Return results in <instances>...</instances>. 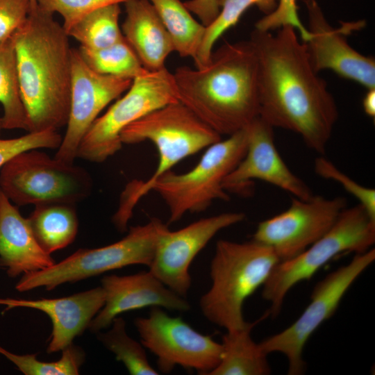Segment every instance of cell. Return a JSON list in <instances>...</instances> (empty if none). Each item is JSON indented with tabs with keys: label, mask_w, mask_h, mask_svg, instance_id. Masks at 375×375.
<instances>
[{
	"label": "cell",
	"mask_w": 375,
	"mask_h": 375,
	"mask_svg": "<svg viewBox=\"0 0 375 375\" xmlns=\"http://www.w3.org/2000/svg\"><path fill=\"white\" fill-rule=\"evenodd\" d=\"M173 74L167 68L135 78L126 93L92 124L82 138L77 158L101 162L122 147L121 132L148 113L178 101Z\"/></svg>",
	"instance_id": "30bf717a"
},
{
	"label": "cell",
	"mask_w": 375,
	"mask_h": 375,
	"mask_svg": "<svg viewBox=\"0 0 375 375\" xmlns=\"http://www.w3.org/2000/svg\"><path fill=\"white\" fill-rule=\"evenodd\" d=\"M134 324L141 344L156 356L159 372L168 374L181 366L208 375L221 360L222 343L162 308L152 307L147 317L136 318Z\"/></svg>",
	"instance_id": "7c38bea8"
},
{
	"label": "cell",
	"mask_w": 375,
	"mask_h": 375,
	"mask_svg": "<svg viewBox=\"0 0 375 375\" xmlns=\"http://www.w3.org/2000/svg\"><path fill=\"white\" fill-rule=\"evenodd\" d=\"M249 40L258 63L259 116L273 128L298 134L308 148L324 154L338 110L305 43L291 26L275 33L255 28Z\"/></svg>",
	"instance_id": "6da1fadb"
},
{
	"label": "cell",
	"mask_w": 375,
	"mask_h": 375,
	"mask_svg": "<svg viewBox=\"0 0 375 375\" xmlns=\"http://www.w3.org/2000/svg\"><path fill=\"white\" fill-rule=\"evenodd\" d=\"M0 354L25 375H77L85 360L84 351L73 343L62 350L58 360L53 362L40 361L35 354H16L1 346Z\"/></svg>",
	"instance_id": "f546056e"
},
{
	"label": "cell",
	"mask_w": 375,
	"mask_h": 375,
	"mask_svg": "<svg viewBox=\"0 0 375 375\" xmlns=\"http://www.w3.org/2000/svg\"><path fill=\"white\" fill-rule=\"evenodd\" d=\"M280 262L268 246L251 240L217 241L210 266L211 286L199 300L203 316L226 332L243 328L245 300L262 286Z\"/></svg>",
	"instance_id": "5b68a950"
},
{
	"label": "cell",
	"mask_w": 375,
	"mask_h": 375,
	"mask_svg": "<svg viewBox=\"0 0 375 375\" xmlns=\"http://www.w3.org/2000/svg\"><path fill=\"white\" fill-rule=\"evenodd\" d=\"M244 218L242 212H231L200 219L174 231L165 225L159 233L149 270L185 298L191 286L189 269L194 258L218 232Z\"/></svg>",
	"instance_id": "5bb4252c"
},
{
	"label": "cell",
	"mask_w": 375,
	"mask_h": 375,
	"mask_svg": "<svg viewBox=\"0 0 375 375\" xmlns=\"http://www.w3.org/2000/svg\"><path fill=\"white\" fill-rule=\"evenodd\" d=\"M110 325L112 327L110 330L99 334V340L115 354L117 361L124 364L129 374H159V372L149 363L143 345L127 334L124 319L117 316Z\"/></svg>",
	"instance_id": "f1b7e54d"
},
{
	"label": "cell",
	"mask_w": 375,
	"mask_h": 375,
	"mask_svg": "<svg viewBox=\"0 0 375 375\" xmlns=\"http://www.w3.org/2000/svg\"><path fill=\"white\" fill-rule=\"evenodd\" d=\"M32 7L30 0H0V41L12 37L24 23Z\"/></svg>",
	"instance_id": "e575fe53"
},
{
	"label": "cell",
	"mask_w": 375,
	"mask_h": 375,
	"mask_svg": "<svg viewBox=\"0 0 375 375\" xmlns=\"http://www.w3.org/2000/svg\"><path fill=\"white\" fill-rule=\"evenodd\" d=\"M181 57L194 59L201 44L206 26L198 22L180 0H149Z\"/></svg>",
	"instance_id": "d4e9b609"
},
{
	"label": "cell",
	"mask_w": 375,
	"mask_h": 375,
	"mask_svg": "<svg viewBox=\"0 0 375 375\" xmlns=\"http://www.w3.org/2000/svg\"><path fill=\"white\" fill-rule=\"evenodd\" d=\"M247 127L209 146L188 172L168 171L152 184L150 191L156 192L169 209V224L178 222L188 212L205 210L215 200L229 199L223 182L247 151Z\"/></svg>",
	"instance_id": "52a82bcc"
},
{
	"label": "cell",
	"mask_w": 375,
	"mask_h": 375,
	"mask_svg": "<svg viewBox=\"0 0 375 375\" xmlns=\"http://www.w3.org/2000/svg\"><path fill=\"white\" fill-rule=\"evenodd\" d=\"M270 316L267 310L260 319L241 329L226 332L222 337L219 365L208 375H267L272 372L267 354L251 336L253 328Z\"/></svg>",
	"instance_id": "7402d4cb"
},
{
	"label": "cell",
	"mask_w": 375,
	"mask_h": 375,
	"mask_svg": "<svg viewBox=\"0 0 375 375\" xmlns=\"http://www.w3.org/2000/svg\"><path fill=\"white\" fill-rule=\"evenodd\" d=\"M375 242V219L360 203L344 208L331 228L299 255L280 261L262 285V296L270 303V316L281 312L288 292L298 283L310 279L335 256L361 253Z\"/></svg>",
	"instance_id": "8992f818"
},
{
	"label": "cell",
	"mask_w": 375,
	"mask_h": 375,
	"mask_svg": "<svg viewBox=\"0 0 375 375\" xmlns=\"http://www.w3.org/2000/svg\"><path fill=\"white\" fill-rule=\"evenodd\" d=\"M105 294L101 286L69 296L54 299H21L0 298L3 312L15 308H27L47 314L52 331L47 348L49 353L62 351L83 333L103 308Z\"/></svg>",
	"instance_id": "d6986e66"
},
{
	"label": "cell",
	"mask_w": 375,
	"mask_h": 375,
	"mask_svg": "<svg viewBox=\"0 0 375 375\" xmlns=\"http://www.w3.org/2000/svg\"><path fill=\"white\" fill-rule=\"evenodd\" d=\"M374 260V248L356 253L350 262L317 283L301 315L288 328L259 343L264 352L267 355L273 352L283 354L288 362V374H302L306 369L302 353L307 341L334 314L349 288Z\"/></svg>",
	"instance_id": "8fae6325"
},
{
	"label": "cell",
	"mask_w": 375,
	"mask_h": 375,
	"mask_svg": "<svg viewBox=\"0 0 375 375\" xmlns=\"http://www.w3.org/2000/svg\"><path fill=\"white\" fill-rule=\"evenodd\" d=\"M101 283L105 303L88 326L94 333L110 326L116 317L131 310L147 307L178 312L190 310L185 297L168 288L150 270L127 276H105Z\"/></svg>",
	"instance_id": "ac0fdd59"
},
{
	"label": "cell",
	"mask_w": 375,
	"mask_h": 375,
	"mask_svg": "<svg viewBox=\"0 0 375 375\" xmlns=\"http://www.w3.org/2000/svg\"><path fill=\"white\" fill-rule=\"evenodd\" d=\"M78 51L87 65L101 74L133 80L149 71L143 67L125 39L99 49H89L80 46Z\"/></svg>",
	"instance_id": "83f0119b"
},
{
	"label": "cell",
	"mask_w": 375,
	"mask_h": 375,
	"mask_svg": "<svg viewBox=\"0 0 375 375\" xmlns=\"http://www.w3.org/2000/svg\"><path fill=\"white\" fill-rule=\"evenodd\" d=\"M119 4H112L97 9L78 21L67 32L89 49L109 47L123 39L119 25Z\"/></svg>",
	"instance_id": "484cf974"
},
{
	"label": "cell",
	"mask_w": 375,
	"mask_h": 375,
	"mask_svg": "<svg viewBox=\"0 0 375 375\" xmlns=\"http://www.w3.org/2000/svg\"><path fill=\"white\" fill-rule=\"evenodd\" d=\"M2 128V125H1V118H0V133H1V131Z\"/></svg>",
	"instance_id": "f35d334b"
},
{
	"label": "cell",
	"mask_w": 375,
	"mask_h": 375,
	"mask_svg": "<svg viewBox=\"0 0 375 375\" xmlns=\"http://www.w3.org/2000/svg\"><path fill=\"white\" fill-rule=\"evenodd\" d=\"M314 168L316 174L322 178L340 183L347 192L358 200L369 215L375 219L374 189L358 184L323 156L315 159Z\"/></svg>",
	"instance_id": "4dcf8cb0"
},
{
	"label": "cell",
	"mask_w": 375,
	"mask_h": 375,
	"mask_svg": "<svg viewBox=\"0 0 375 375\" xmlns=\"http://www.w3.org/2000/svg\"><path fill=\"white\" fill-rule=\"evenodd\" d=\"M247 128V151L224 180V189L226 192H244L253 180H260L296 198L308 199L312 197L310 188L289 169L278 152L273 127L258 116Z\"/></svg>",
	"instance_id": "e0dca14e"
},
{
	"label": "cell",
	"mask_w": 375,
	"mask_h": 375,
	"mask_svg": "<svg viewBox=\"0 0 375 375\" xmlns=\"http://www.w3.org/2000/svg\"><path fill=\"white\" fill-rule=\"evenodd\" d=\"M92 178L83 167L36 149L22 151L0 169V190L17 206L76 204L91 193Z\"/></svg>",
	"instance_id": "9c48e42d"
},
{
	"label": "cell",
	"mask_w": 375,
	"mask_h": 375,
	"mask_svg": "<svg viewBox=\"0 0 375 375\" xmlns=\"http://www.w3.org/2000/svg\"><path fill=\"white\" fill-rule=\"evenodd\" d=\"M128 0H36L42 8L59 13L62 26L67 32L78 21L90 12L112 4H119Z\"/></svg>",
	"instance_id": "d6a6232c"
},
{
	"label": "cell",
	"mask_w": 375,
	"mask_h": 375,
	"mask_svg": "<svg viewBox=\"0 0 375 375\" xmlns=\"http://www.w3.org/2000/svg\"><path fill=\"white\" fill-rule=\"evenodd\" d=\"M0 103L3 110L2 128L28 132L29 122L22 97L12 37L0 41Z\"/></svg>",
	"instance_id": "cb8c5ba5"
},
{
	"label": "cell",
	"mask_w": 375,
	"mask_h": 375,
	"mask_svg": "<svg viewBox=\"0 0 375 375\" xmlns=\"http://www.w3.org/2000/svg\"><path fill=\"white\" fill-rule=\"evenodd\" d=\"M297 0H278L276 8L265 15L255 24V28L262 31H272L283 26H291L300 33L303 42L310 34L301 22L297 12Z\"/></svg>",
	"instance_id": "836d02e7"
},
{
	"label": "cell",
	"mask_w": 375,
	"mask_h": 375,
	"mask_svg": "<svg viewBox=\"0 0 375 375\" xmlns=\"http://www.w3.org/2000/svg\"><path fill=\"white\" fill-rule=\"evenodd\" d=\"M221 137L179 101L162 106L126 126L120 134L122 144L150 141L158 151V162L149 179L131 183L126 188L115 219L127 224L134 206L160 176L184 158L219 141Z\"/></svg>",
	"instance_id": "277c9868"
},
{
	"label": "cell",
	"mask_w": 375,
	"mask_h": 375,
	"mask_svg": "<svg viewBox=\"0 0 375 375\" xmlns=\"http://www.w3.org/2000/svg\"><path fill=\"white\" fill-rule=\"evenodd\" d=\"M74 206L66 203L38 204L27 217L37 242L45 252L51 254L75 240L78 219Z\"/></svg>",
	"instance_id": "603a6c76"
},
{
	"label": "cell",
	"mask_w": 375,
	"mask_h": 375,
	"mask_svg": "<svg viewBox=\"0 0 375 375\" xmlns=\"http://www.w3.org/2000/svg\"><path fill=\"white\" fill-rule=\"evenodd\" d=\"M362 107L368 116L375 117V88L368 89L362 100Z\"/></svg>",
	"instance_id": "8d00e7d4"
},
{
	"label": "cell",
	"mask_w": 375,
	"mask_h": 375,
	"mask_svg": "<svg viewBox=\"0 0 375 375\" xmlns=\"http://www.w3.org/2000/svg\"><path fill=\"white\" fill-rule=\"evenodd\" d=\"M56 262L37 242L28 219L0 190V267L16 278Z\"/></svg>",
	"instance_id": "ffe728a7"
},
{
	"label": "cell",
	"mask_w": 375,
	"mask_h": 375,
	"mask_svg": "<svg viewBox=\"0 0 375 375\" xmlns=\"http://www.w3.org/2000/svg\"><path fill=\"white\" fill-rule=\"evenodd\" d=\"M165 226L153 217L144 225L131 226L126 235L116 242L99 248L79 249L49 267L22 275L15 289L26 292L43 287L51 290L62 284L129 265L149 267L159 233Z\"/></svg>",
	"instance_id": "ba28073f"
},
{
	"label": "cell",
	"mask_w": 375,
	"mask_h": 375,
	"mask_svg": "<svg viewBox=\"0 0 375 375\" xmlns=\"http://www.w3.org/2000/svg\"><path fill=\"white\" fill-rule=\"evenodd\" d=\"M30 1H31V4H32L33 6H36V5L38 4L36 0H30Z\"/></svg>",
	"instance_id": "74e56055"
},
{
	"label": "cell",
	"mask_w": 375,
	"mask_h": 375,
	"mask_svg": "<svg viewBox=\"0 0 375 375\" xmlns=\"http://www.w3.org/2000/svg\"><path fill=\"white\" fill-rule=\"evenodd\" d=\"M310 37L304 42L311 65L316 72L333 71L341 77L353 81L367 90L375 88V60L365 56L348 43L347 35L365 25L364 20L343 22L333 28L327 22L317 1L305 0Z\"/></svg>",
	"instance_id": "2e32d148"
},
{
	"label": "cell",
	"mask_w": 375,
	"mask_h": 375,
	"mask_svg": "<svg viewBox=\"0 0 375 375\" xmlns=\"http://www.w3.org/2000/svg\"><path fill=\"white\" fill-rule=\"evenodd\" d=\"M183 3L205 26L212 23L220 10L219 0H189Z\"/></svg>",
	"instance_id": "d590c367"
},
{
	"label": "cell",
	"mask_w": 375,
	"mask_h": 375,
	"mask_svg": "<svg viewBox=\"0 0 375 375\" xmlns=\"http://www.w3.org/2000/svg\"><path fill=\"white\" fill-rule=\"evenodd\" d=\"M133 79L101 74L72 49L71 100L67 130L55 158L74 163L79 144L102 110L130 88Z\"/></svg>",
	"instance_id": "9a60e30c"
},
{
	"label": "cell",
	"mask_w": 375,
	"mask_h": 375,
	"mask_svg": "<svg viewBox=\"0 0 375 375\" xmlns=\"http://www.w3.org/2000/svg\"><path fill=\"white\" fill-rule=\"evenodd\" d=\"M62 137L58 131L45 130L28 132L27 134L12 139H0V169L10 159L18 153L31 149H57Z\"/></svg>",
	"instance_id": "1f68e13d"
},
{
	"label": "cell",
	"mask_w": 375,
	"mask_h": 375,
	"mask_svg": "<svg viewBox=\"0 0 375 375\" xmlns=\"http://www.w3.org/2000/svg\"><path fill=\"white\" fill-rule=\"evenodd\" d=\"M126 17L122 26L125 40L149 71L165 68L168 56L174 51L171 37L149 0L124 3Z\"/></svg>",
	"instance_id": "44dd1931"
},
{
	"label": "cell",
	"mask_w": 375,
	"mask_h": 375,
	"mask_svg": "<svg viewBox=\"0 0 375 375\" xmlns=\"http://www.w3.org/2000/svg\"><path fill=\"white\" fill-rule=\"evenodd\" d=\"M219 12L212 23L206 26L201 44L193 59L196 68L203 67L208 63L215 42L239 22L248 8L255 5L267 15L276 8L277 0H219Z\"/></svg>",
	"instance_id": "4316f807"
},
{
	"label": "cell",
	"mask_w": 375,
	"mask_h": 375,
	"mask_svg": "<svg viewBox=\"0 0 375 375\" xmlns=\"http://www.w3.org/2000/svg\"><path fill=\"white\" fill-rule=\"evenodd\" d=\"M29 131L67 125L71 100L69 36L50 12L38 4L12 35Z\"/></svg>",
	"instance_id": "7a4b0ae2"
},
{
	"label": "cell",
	"mask_w": 375,
	"mask_h": 375,
	"mask_svg": "<svg viewBox=\"0 0 375 375\" xmlns=\"http://www.w3.org/2000/svg\"><path fill=\"white\" fill-rule=\"evenodd\" d=\"M173 76L178 101L221 136L259 116L258 63L250 40L225 43L205 67H179Z\"/></svg>",
	"instance_id": "3957f363"
},
{
	"label": "cell",
	"mask_w": 375,
	"mask_h": 375,
	"mask_svg": "<svg viewBox=\"0 0 375 375\" xmlns=\"http://www.w3.org/2000/svg\"><path fill=\"white\" fill-rule=\"evenodd\" d=\"M347 205L341 197H293L288 209L258 224L253 240L272 248L280 261L290 259L322 237Z\"/></svg>",
	"instance_id": "4fadbf2b"
}]
</instances>
